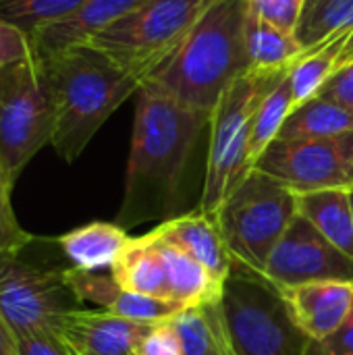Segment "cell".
<instances>
[{
  "mask_svg": "<svg viewBox=\"0 0 353 355\" xmlns=\"http://www.w3.org/2000/svg\"><path fill=\"white\" fill-rule=\"evenodd\" d=\"M135 98L125 191L114 216L125 231L189 212V171L200 139L210 127V114L148 83H141Z\"/></svg>",
  "mask_w": 353,
  "mask_h": 355,
  "instance_id": "cell-1",
  "label": "cell"
},
{
  "mask_svg": "<svg viewBox=\"0 0 353 355\" xmlns=\"http://www.w3.org/2000/svg\"><path fill=\"white\" fill-rule=\"evenodd\" d=\"M248 10L250 0H212L177 50L144 83L212 116L223 94L250 73Z\"/></svg>",
  "mask_w": 353,
  "mask_h": 355,
  "instance_id": "cell-2",
  "label": "cell"
},
{
  "mask_svg": "<svg viewBox=\"0 0 353 355\" xmlns=\"http://www.w3.org/2000/svg\"><path fill=\"white\" fill-rule=\"evenodd\" d=\"M42 58L48 64L56 100L50 146L60 160L71 164L83 154L110 114L139 92L141 79L89 44H77Z\"/></svg>",
  "mask_w": 353,
  "mask_h": 355,
  "instance_id": "cell-3",
  "label": "cell"
},
{
  "mask_svg": "<svg viewBox=\"0 0 353 355\" xmlns=\"http://www.w3.org/2000/svg\"><path fill=\"white\" fill-rule=\"evenodd\" d=\"M48 239L35 237L29 245L0 254V314L15 333H56L62 318L81 308L69 283L71 264L44 252Z\"/></svg>",
  "mask_w": 353,
  "mask_h": 355,
  "instance_id": "cell-4",
  "label": "cell"
},
{
  "mask_svg": "<svg viewBox=\"0 0 353 355\" xmlns=\"http://www.w3.org/2000/svg\"><path fill=\"white\" fill-rule=\"evenodd\" d=\"M266 73H248L237 79L218 100L208 127V154L204 168V187L200 210L208 216L218 214L227 198L241 183L250 168V133L254 114L283 77Z\"/></svg>",
  "mask_w": 353,
  "mask_h": 355,
  "instance_id": "cell-5",
  "label": "cell"
},
{
  "mask_svg": "<svg viewBox=\"0 0 353 355\" xmlns=\"http://www.w3.org/2000/svg\"><path fill=\"white\" fill-rule=\"evenodd\" d=\"M56 100L48 64L33 54L0 69V166L12 183L52 144Z\"/></svg>",
  "mask_w": 353,
  "mask_h": 355,
  "instance_id": "cell-6",
  "label": "cell"
},
{
  "mask_svg": "<svg viewBox=\"0 0 353 355\" xmlns=\"http://www.w3.org/2000/svg\"><path fill=\"white\" fill-rule=\"evenodd\" d=\"M295 214V191L252 168L227 198L216 220L233 262L262 275Z\"/></svg>",
  "mask_w": 353,
  "mask_h": 355,
  "instance_id": "cell-7",
  "label": "cell"
},
{
  "mask_svg": "<svg viewBox=\"0 0 353 355\" xmlns=\"http://www.w3.org/2000/svg\"><path fill=\"white\" fill-rule=\"evenodd\" d=\"M212 0H148L96 33L94 46L141 83L177 50Z\"/></svg>",
  "mask_w": 353,
  "mask_h": 355,
  "instance_id": "cell-8",
  "label": "cell"
},
{
  "mask_svg": "<svg viewBox=\"0 0 353 355\" xmlns=\"http://www.w3.org/2000/svg\"><path fill=\"white\" fill-rule=\"evenodd\" d=\"M221 304L241 355H310L312 341L293 322L279 289L262 275L233 262Z\"/></svg>",
  "mask_w": 353,
  "mask_h": 355,
  "instance_id": "cell-9",
  "label": "cell"
},
{
  "mask_svg": "<svg viewBox=\"0 0 353 355\" xmlns=\"http://www.w3.org/2000/svg\"><path fill=\"white\" fill-rule=\"evenodd\" d=\"M252 168L298 193L353 189V131L322 139H277Z\"/></svg>",
  "mask_w": 353,
  "mask_h": 355,
  "instance_id": "cell-10",
  "label": "cell"
},
{
  "mask_svg": "<svg viewBox=\"0 0 353 355\" xmlns=\"http://www.w3.org/2000/svg\"><path fill=\"white\" fill-rule=\"evenodd\" d=\"M262 277L277 289L316 281H353V260L295 214L270 252Z\"/></svg>",
  "mask_w": 353,
  "mask_h": 355,
  "instance_id": "cell-11",
  "label": "cell"
},
{
  "mask_svg": "<svg viewBox=\"0 0 353 355\" xmlns=\"http://www.w3.org/2000/svg\"><path fill=\"white\" fill-rule=\"evenodd\" d=\"M279 293L293 322L312 343L335 335L353 308V281H316Z\"/></svg>",
  "mask_w": 353,
  "mask_h": 355,
  "instance_id": "cell-12",
  "label": "cell"
},
{
  "mask_svg": "<svg viewBox=\"0 0 353 355\" xmlns=\"http://www.w3.org/2000/svg\"><path fill=\"white\" fill-rule=\"evenodd\" d=\"M152 327L108 310L77 308L62 318L58 337L79 355H131Z\"/></svg>",
  "mask_w": 353,
  "mask_h": 355,
  "instance_id": "cell-13",
  "label": "cell"
},
{
  "mask_svg": "<svg viewBox=\"0 0 353 355\" xmlns=\"http://www.w3.org/2000/svg\"><path fill=\"white\" fill-rule=\"evenodd\" d=\"M150 235L166 245H173L200 262L216 281L225 283L233 270V256L225 243L218 220L196 208L181 216L160 223Z\"/></svg>",
  "mask_w": 353,
  "mask_h": 355,
  "instance_id": "cell-14",
  "label": "cell"
},
{
  "mask_svg": "<svg viewBox=\"0 0 353 355\" xmlns=\"http://www.w3.org/2000/svg\"><path fill=\"white\" fill-rule=\"evenodd\" d=\"M69 283L81 302L96 304L100 306V310H108L133 322L158 324L175 318L181 310H185V306L173 300H158V297H148L127 291L112 279L110 272H102V270L89 272L71 266Z\"/></svg>",
  "mask_w": 353,
  "mask_h": 355,
  "instance_id": "cell-15",
  "label": "cell"
},
{
  "mask_svg": "<svg viewBox=\"0 0 353 355\" xmlns=\"http://www.w3.org/2000/svg\"><path fill=\"white\" fill-rule=\"evenodd\" d=\"M148 0H87L77 12L46 25L31 35L33 54L52 56L71 46L85 44L96 33L131 15Z\"/></svg>",
  "mask_w": 353,
  "mask_h": 355,
  "instance_id": "cell-16",
  "label": "cell"
},
{
  "mask_svg": "<svg viewBox=\"0 0 353 355\" xmlns=\"http://www.w3.org/2000/svg\"><path fill=\"white\" fill-rule=\"evenodd\" d=\"M129 235L117 223L94 220L56 237L62 258L77 270H110L129 243Z\"/></svg>",
  "mask_w": 353,
  "mask_h": 355,
  "instance_id": "cell-17",
  "label": "cell"
},
{
  "mask_svg": "<svg viewBox=\"0 0 353 355\" xmlns=\"http://www.w3.org/2000/svg\"><path fill=\"white\" fill-rule=\"evenodd\" d=\"M295 210L322 237L353 260L352 189L295 191Z\"/></svg>",
  "mask_w": 353,
  "mask_h": 355,
  "instance_id": "cell-18",
  "label": "cell"
},
{
  "mask_svg": "<svg viewBox=\"0 0 353 355\" xmlns=\"http://www.w3.org/2000/svg\"><path fill=\"white\" fill-rule=\"evenodd\" d=\"M171 322L179 335L183 355H241L227 327L221 302L185 308Z\"/></svg>",
  "mask_w": 353,
  "mask_h": 355,
  "instance_id": "cell-19",
  "label": "cell"
},
{
  "mask_svg": "<svg viewBox=\"0 0 353 355\" xmlns=\"http://www.w3.org/2000/svg\"><path fill=\"white\" fill-rule=\"evenodd\" d=\"M246 52L250 60V73L279 75L287 73L308 50L300 44L298 35L283 31L252 8L246 19Z\"/></svg>",
  "mask_w": 353,
  "mask_h": 355,
  "instance_id": "cell-20",
  "label": "cell"
},
{
  "mask_svg": "<svg viewBox=\"0 0 353 355\" xmlns=\"http://www.w3.org/2000/svg\"><path fill=\"white\" fill-rule=\"evenodd\" d=\"M110 275L127 291L158 300H171L166 270L158 245L150 239L148 233L129 239L127 248L112 264Z\"/></svg>",
  "mask_w": 353,
  "mask_h": 355,
  "instance_id": "cell-21",
  "label": "cell"
},
{
  "mask_svg": "<svg viewBox=\"0 0 353 355\" xmlns=\"http://www.w3.org/2000/svg\"><path fill=\"white\" fill-rule=\"evenodd\" d=\"M150 239L158 245V252H160V258H162V264L166 270L169 295L173 302H179L185 308L221 302L225 283L216 281L200 262H196L181 250L160 243L152 235H150Z\"/></svg>",
  "mask_w": 353,
  "mask_h": 355,
  "instance_id": "cell-22",
  "label": "cell"
},
{
  "mask_svg": "<svg viewBox=\"0 0 353 355\" xmlns=\"http://www.w3.org/2000/svg\"><path fill=\"white\" fill-rule=\"evenodd\" d=\"M347 131H353L352 112L333 100L316 96L291 110L277 139H322Z\"/></svg>",
  "mask_w": 353,
  "mask_h": 355,
  "instance_id": "cell-23",
  "label": "cell"
},
{
  "mask_svg": "<svg viewBox=\"0 0 353 355\" xmlns=\"http://www.w3.org/2000/svg\"><path fill=\"white\" fill-rule=\"evenodd\" d=\"M293 110V92L289 75L285 73L273 89L260 102L250 133V168L258 162V158L268 150L273 141H277L287 116Z\"/></svg>",
  "mask_w": 353,
  "mask_h": 355,
  "instance_id": "cell-24",
  "label": "cell"
},
{
  "mask_svg": "<svg viewBox=\"0 0 353 355\" xmlns=\"http://www.w3.org/2000/svg\"><path fill=\"white\" fill-rule=\"evenodd\" d=\"M347 37L350 35L333 40L316 50H310L287 71L289 81H291V92H293V108L318 96V92L337 71L339 54Z\"/></svg>",
  "mask_w": 353,
  "mask_h": 355,
  "instance_id": "cell-25",
  "label": "cell"
},
{
  "mask_svg": "<svg viewBox=\"0 0 353 355\" xmlns=\"http://www.w3.org/2000/svg\"><path fill=\"white\" fill-rule=\"evenodd\" d=\"M353 31V0H322L302 17L295 31L300 44L310 52Z\"/></svg>",
  "mask_w": 353,
  "mask_h": 355,
  "instance_id": "cell-26",
  "label": "cell"
},
{
  "mask_svg": "<svg viewBox=\"0 0 353 355\" xmlns=\"http://www.w3.org/2000/svg\"><path fill=\"white\" fill-rule=\"evenodd\" d=\"M87 0H0V19L23 29L29 37L77 12Z\"/></svg>",
  "mask_w": 353,
  "mask_h": 355,
  "instance_id": "cell-27",
  "label": "cell"
},
{
  "mask_svg": "<svg viewBox=\"0 0 353 355\" xmlns=\"http://www.w3.org/2000/svg\"><path fill=\"white\" fill-rule=\"evenodd\" d=\"M12 187L15 183L8 179V175L0 166V254L21 250L35 239V235L25 231L15 216L12 202H10Z\"/></svg>",
  "mask_w": 353,
  "mask_h": 355,
  "instance_id": "cell-28",
  "label": "cell"
},
{
  "mask_svg": "<svg viewBox=\"0 0 353 355\" xmlns=\"http://www.w3.org/2000/svg\"><path fill=\"white\" fill-rule=\"evenodd\" d=\"M250 8L270 25L295 33L306 10V0H254Z\"/></svg>",
  "mask_w": 353,
  "mask_h": 355,
  "instance_id": "cell-29",
  "label": "cell"
},
{
  "mask_svg": "<svg viewBox=\"0 0 353 355\" xmlns=\"http://www.w3.org/2000/svg\"><path fill=\"white\" fill-rule=\"evenodd\" d=\"M29 56H33L31 37L23 29L0 19V69L21 62Z\"/></svg>",
  "mask_w": 353,
  "mask_h": 355,
  "instance_id": "cell-30",
  "label": "cell"
},
{
  "mask_svg": "<svg viewBox=\"0 0 353 355\" xmlns=\"http://www.w3.org/2000/svg\"><path fill=\"white\" fill-rule=\"evenodd\" d=\"M137 355H183L179 335L171 320L158 322L150 329V333L141 339L135 349Z\"/></svg>",
  "mask_w": 353,
  "mask_h": 355,
  "instance_id": "cell-31",
  "label": "cell"
},
{
  "mask_svg": "<svg viewBox=\"0 0 353 355\" xmlns=\"http://www.w3.org/2000/svg\"><path fill=\"white\" fill-rule=\"evenodd\" d=\"M19 355H77L56 333H33L17 337Z\"/></svg>",
  "mask_w": 353,
  "mask_h": 355,
  "instance_id": "cell-32",
  "label": "cell"
},
{
  "mask_svg": "<svg viewBox=\"0 0 353 355\" xmlns=\"http://www.w3.org/2000/svg\"><path fill=\"white\" fill-rule=\"evenodd\" d=\"M318 96L341 104L353 114V62L339 67L325 83V87L318 92Z\"/></svg>",
  "mask_w": 353,
  "mask_h": 355,
  "instance_id": "cell-33",
  "label": "cell"
},
{
  "mask_svg": "<svg viewBox=\"0 0 353 355\" xmlns=\"http://www.w3.org/2000/svg\"><path fill=\"white\" fill-rule=\"evenodd\" d=\"M310 355H353V308L335 335L320 343H312Z\"/></svg>",
  "mask_w": 353,
  "mask_h": 355,
  "instance_id": "cell-34",
  "label": "cell"
},
{
  "mask_svg": "<svg viewBox=\"0 0 353 355\" xmlns=\"http://www.w3.org/2000/svg\"><path fill=\"white\" fill-rule=\"evenodd\" d=\"M0 355H19L17 337L0 314Z\"/></svg>",
  "mask_w": 353,
  "mask_h": 355,
  "instance_id": "cell-35",
  "label": "cell"
},
{
  "mask_svg": "<svg viewBox=\"0 0 353 355\" xmlns=\"http://www.w3.org/2000/svg\"><path fill=\"white\" fill-rule=\"evenodd\" d=\"M350 62H353V31L350 33V37H347V42H345V46H343V50H341V54H339L337 69H339V67H345V64H350Z\"/></svg>",
  "mask_w": 353,
  "mask_h": 355,
  "instance_id": "cell-36",
  "label": "cell"
},
{
  "mask_svg": "<svg viewBox=\"0 0 353 355\" xmlns=\"http://www.w3.org/2000/svg\"><path fill=\"white\" fill-rule=\"evenodd\" d=\"M320 2H322V0H306V10H304V15H306L308 10H312L314 6H318Z\"/></svg>",
  "mask_w": 353,
  "mask_h": 355,
  "instance_id": "cell-37",
  "label": "cell"
},
{
  "mask_svg": "<svg viewBox=\"0 0 353 355\" xmlns=\"http://www.w3.org/2000/svg\"><path fill=\"white\" fill-rule=\"evenodd\" d=\"M73 352H75V349H73ZM75 354H77V352H75ZM77 355H79V354H77ZM131 355H137V354H131Z\"/></svg>",
  "mask_w": 353,
  "mask_h": 355,
  "instance_id": "cell-38",
  "label": "cell"
},
{
  "mask_svg": "<svg viewBox=\"0 0 353 355\" xmlns=\"http://www.w3.org/2000/svg\"><path fill=\"white\" fill-rule=\"evenodd\" d=\"M352 206H353V191H352Z\"/></svg>",
  "mask_w": 353,
  "mask_h": 355,
  "instance_id": "cell-39",
  "label": "cell"
},
{
  "mask_svg": "<svg viewBox=\"0 0 353 355\" xmlns=\"http://www.w3.org/2000/svg\"><path fill=\"white\" fill-rule=\"evenodd\" d=\"M250 2H254V0H250Z\"/></svg>",
  "mask_w": 353,
  "mask_h": 355,
  "instance_id": "cell-40",
  "label": "cell"
},
{
  "mask_svg": "<svg viewBox=\"0 0 353 355\" xmlns=\"http://www.w3.org/2000/svg\"><path fill=\"white\" fill-rule=\"evenodd\" d=\"M352 191H353V189H352Z\"/></svg>",
  "mask_w": 353,
  "mask_h": 355,
  "instance_id": "cell-41",
  "label": "cell"
}]
</instances>
